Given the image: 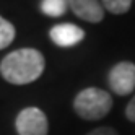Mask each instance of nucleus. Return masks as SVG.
Listing matches in <instances>:
<instances>
[{
    "label": "nucleus",
    "mask_w": 135,
    "mask_h": 135,
    "mask_svg": "<svg viewBox=\"0 0 135 135\" xmlns=\"http://www.w3.org/2000/svg\"><path fill=\"white\" fill-rule=\"evenodd\" d=\"M86 135H119V133H117V130L112 129V127H98V129L88 132Z\"/></svg>",
    "instance_id": "obj_10"
},
{
    "label": "nucleus",
    "mask_w": 135,
    "mask_h": 135,
    "mask_svg": "<svg viewBox=\"0 0 135 135\" xmlns=\"http://www.w3.org/2000/svg\"><path fill=\"white\" fill-rule=\"evenodd\" d=\"M49 36L55 46L59 47H73L78 42L83 41L85 31L80 26L72 25V23H60L55 25L49 31Z\"/></svg>",
    "instance_id": "obj_5"
},
{
    "label": "nucleus",
    "mask_w": 135,
    "mask_h": 135,
    "mask_svg": "<svg viewBox=\"0 0 135 135\" xmlns=\"http://www.w3.org/2000/svg\"><path fill=\"white\" fill-rule=\"evenodd\" d=\"M125 117H127L130 122H135V96L130 99V103L125 108Z\"/></svg>",
    "instance_id": "obj_11"
},
{
    "label": "nucleus",
    "mask_w": 135,
    "mask_h": 135,
    "mask_svg": "<svg viewBox=\"0 0 135 135\" xmlns=\"http://www.w3.org/2000/svg\"><path fill=\"white\" fill-rule=\"evenodd\" d=\"M108 83L115 94L119 96L130 94L135 90V64L132 62L115 64L108 75Z\"/></svg>",
    "instance_id": "obj_4"
},
{
    "label": "nucleus",
    "mask_w": 135,
    "mask_h": 135,
    "mask_svg": "<svg viewBox=\"0 0 135 135\" xmlns=\"http://www.w3.org/2000/svg\"><path fill=\"white\" fill-rule=\"evenodd\" d=\"M44 55L33 47L13 51L0 62V75L12 85H28L36 81L44 72Z\"/></svg>",
    "instance_id": "obj_1"
},
{
    "label": "nucleus",
    "mask_w": 135,
    "mask_h": 135,
    "mask_svg": "<svg viewBox=\"0 0 135 135\" xmlns=\"http://www.w3.org/2000/svg\"><path fill=\"white\" fill-rule=\"evenodd\" d=\"M15 129L18 135H47L49 122L39 108H25L16 115Z\"/></svg>",
    "instance_id": "obj_3"
},
{
    "label": "nucleus",
    "mask_w": 135,
    "mask_h": 135,
    "mask_svg": "<svg viewBox=\"0 0 135 135\" xmlns=\"http://www.w3.org/2000/svg\"><path fill=\"white\" fill-rule=\"evenodd\" d=\"M101 3L112 15H124L125 12H129L132 0H101Z\"/></svg>",
    "instance_id": "obj_9"
},
{
    "label": "nucleus",
    "mask_w": 135,
    "mask_h": 135,
    "mask_svg": "<svg viewBox=\"0 0 135 135\" xmlns=\"http://www.w3.org/2000/svg\"><path fill=\"white\" fill-rule=\"evenodd\" d=\"M70 8V0H42L41 2V12L47 16H62Z\"/></svg>",
    "instance_id": "obj_7"
},
{
    "label": "nucleus",
    "mask_w": 135,
    "mask_h": 135,
    "mask_svg": "<svg viewBox=\"0 0 135 135\" xmlns=\"http://www.w3.org/2000/svg\"><path fill=\"white\" fill-rule=\"evenodd\" d=\"M73 109L83 120H99L112 109V98L106 90L85 88L75 96Z\"/></svg>",
    "instance_id": "obj_2"
},
{
    "label": "nucleus",
    "mask_w": 135,
    "mask_h": 135,
    "mask_svg": "<svg viewBox=\"0 0 135 135\" xmlns=\"http://www.w3.org/2000/svg\"><path fill=\"white\" fill-rule=\"evenodd\" d=\"M15 34H16L15 26L8 20H5L3 16H0V49H5L10 46L15 39Z\"/></svg>",
    "instance_id": "obj_8"
},
{
    "label": "nucleus",
    "mask_w": 135,
    "mask_h": 135,
    "mask_svg": "<svg viewBox=\"0 0 135 135\" xmlns=\"http://www.w3.org/2000/svg\"><path fill=\"white\" fill-rule=\"evenodd\" d=\"M70 10L90 23H99L104 18V7L99 0H70Z\"/></svg>",
    "instance_id": "obj_6"
}]
</instances>
